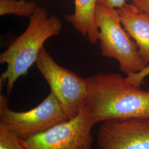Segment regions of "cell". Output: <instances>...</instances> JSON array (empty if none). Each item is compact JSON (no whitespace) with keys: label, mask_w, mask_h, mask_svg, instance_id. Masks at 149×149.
Wrapping results in <instances>:
<instances>
[{"label":"cell","mask_w":149,"mask_h":149,"mask_svg":"<svg viewBox=\"0 0 149 149\" xmlns=\"http://www.w3.org/2000/svg\"><path fill=\"white\" fill-rule=\"evenodd\" d=\"M86 79L84 107L94 125L116 119L149 118V91L133 85L118 73L98 74Z\"/></svg>","instance_id":"obj_1"},{"label":"cell","mask_w":149,"mask_h":149,"mask_svg":"<svg viewBox=\"0 0 149 149\" xmlns=\"http://www.w3.org/2000/svg\"><path fill=\"white\" fill-rule=\"evenodd\" d=\"M30 18L26 31L0 54V63L7 69L0 76V84H6L7 97L17 79L27 74L36 63L43 45L49 38L59 36L63 23L55 15L49 16L47 10L38 7Z\"/></svg>","instance_id":"obj_2"},{"label":"cell","mask_w":149,"mask_h":149,"mask_svg":"<svg viewBox=\"0 0 149 149\" xmlns=\"http://www.w3.org/2000/svg\"><path fill=\"white\" fill-rule=\"evenodd\" d=\"M95 21L103 56L116 59L120 70L127 75L139 72L148 66L141 58L136 43L122 26L117 9L97 3Z\"/></svg>","instance_id":"obj_3"},{"label":"cell","mask_w":149,"mask_h":149,"mask_svg":"<svg viewBox=\"0 0 149 149\" xmlns=\"http://www.w3.org/2000/svg\"><path fill=\"white\" fill-rule=\"evenodd\" d=\"M68 119L52 91L38 106L25 112L12 111L8 106V97L0 95V124L21 139L42 133Z\"/></svg>","instance_id":"obj_4"},{"label":"cell","mask_w":149,"mask_h":149,"mask_svg":"<svg viewBox=\"0 0 149 149\" xmlns=\"http://www.w3.org/2000/svg\"><path fill=\"white\" fill-rule=\"evenodd\" d=\"M36 64L68 119L77 116L84 107L87 95L86 79L60 66L44 47Z\"/></svg>","instance_id":"obj_5"},{"label":"cell","mask_w":149,"mask_h":149,"mask_svg":"<svg viewBox=\"0 0 149 149\" xmlns=\"http://www.w3.org/2000/svg\"><path fill=\"white\" fill-rule=\"evenodd\" d=\"M94 125L84 107L75 117L21 143L26 149H92Z\"/></svg>","instance_id":"obj_6"},{"label":"cell","mask_w":149,"mask_h":149,"mask_svg":"<svg viewBox=\"0 0 149 149\" xmlns=\"http://www.w3.org/2000/svg\"><path fill=\"white\" fill-rule=\"evenodd\" d=\"M98 149H149V118H127L102 122Z\"/></svg>","instance_id":"obj_7"},{"label":"cell","mask_w":149,"mask_h":149,"mask_svg":"<svg viewBox=\"0 0 149 149\" xmlns=\"http://www.w3.org/2000/svg\"><path fill=\"white\" fill-rule=\"evenodd\" d=\"M121 22L129 36L135 40L141 58L149 64V15L133 4L125 3L117 9Z\"/></svg>","instance_id":"obj_8"},{"label":"cell","mask_w":149,"mask_h":149,"mask_svg":"<svg viewBox=\"0 0 149 149\" xmlns=\"http://www.w3.org/2000/svg\"><path fill=\"white\" fill-rule=\"evenodd\" d=\"M98 0H74V12L65 19L91 43L98 40L99 32L95 21Z\"/></svg>","instance_id":"obj_9"},{"label":"cell","mask_w":149,"mask_h":149,"mask_svg":"<svg viewBox=\"0 0 149 149\" xmlns=\"http://www.w3.org/2000/svg\"><path fill=\"white\" fill-rule=\"evenodd\" d=\"M37 7L34 2L26 0H0V15L11 14L31 18Z\"/></svg>","instance_id":"obj_10"},{"label":"cell","mask_w":149,"mask_h":149,"mask_svg":"<svg viewBox=\"0 0 149 149\" xmlns=\"http://www.w3.org/2000/svg\"><path fill=\"white\" fill-rule=\"evenodd\" d=\"M0 149H26L21 143V139L0 124Z\"/></svg>","instance_id":"obj_11"},{"label":"cell","mask_w":149,"mask_h":149,"mask_svg":"<svg viewBox=\"0 0 149 149\" xmlns=\"http://www.w3.org/2000/svg\"><path fill=\"white\" fill-rule=\"evenodd\" d=\"M149 75V65L146 67L142 71L131 74H128L126 79L128 81L133 85L141 87V84L144 82V79Z\"/></svg>","instance_id":"obj_12"},{"label":"cell","mask_w":149,"mask_h":149,"mask_svg":"<svg viewBox=\"0 0 149 149\" xmlns=\"http://www.w3.org/2000/svg\"><path fill=\"white\" fill-rule=\"evenodd\" d=\"M126 0H98L97 3L107 7L118 9L124 5Z\"/></svg>","instance_id":"obj_13"},{"label":"cell","mask_w":149,"mask_h":149,"mask_svg":"<svg viewBox=\"0 0 149 149\" xmlns=\"http://www.w3.org/2000/svg\"><path fill=\"white\" fill-rule=\"evenodd\" d=\"M132 4L135 6L139 11L149 15V0H132Z\"/></svg>","instance_id":"obj_14"}]
</instances>
